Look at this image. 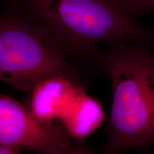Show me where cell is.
<instances>
[{
	"label": "cell",
	"instance_id": "277c9868",
	"mask_svg": "<svg viewBox=\"0 0 154 154\" xmlns=\"http://www.w3.org/2000/svg\"><path fill=\"white\" fill-rule=\"evenodd\" d=\"M0 143L42 154L91 153L85 148L74 146L62 126L42 122L29 106L2 94H0Z\"/></svg>",
	"mask_w": 154,
	"mask_h": 154
},
{
	"label": "cell",
	"instance_id": "ba28073f",
	"mask_svg": "<svg viewBox=\"0 0 154 154\" xmlns=\"http://www.w3.org/2000/svg\"><path fill=\"white\" fill-rule=\"evenodd\" d=\"M21 151L20 148L12 147L0 143V153L2 154H17Z\"/></svg>",
	"mask_w": 154,
	"mask_h": 154
},
{
	"label": "cell",
	"instance_id": "7a4b0ae2",
	"mask_svg": "<svg viewBox=\"0 0 154 154\" xmlns=\"http://www.w3.org/2000/svg\"><path fill=\"white\" fill-rule=\"evenodd\" d=\"M67 54L95 58V46L119 39L154 45V34L122 0H11Z\"/></svg>",
	"mask_w": 154,
	"mask_h": 154
},
{
	"label": "cell",
	"instance_id": "52a82bcc",
	"mask_svg": "<svg viewBox=\"0 0 154 154\" xmlns=\"http://www.w3.org/2000/svg\"><path fill=\"white\" fill-rule=\"evenodd\" d=\"M135 16L144 13L154 14V0H122Z\"/></svg>",
	"mask_w": 154,
	"mask_h": 154
},
{
	"label": "cell",
	"instance_id": "3957f363",
	"mask_svg": "<svg viewBox=\"0 0 154 154\" xmlns=\"http://www.w3.org/2000/svg\"><path fill=\"white\" fill-rule=\"evenodd\" d=\"M62 45L11 0L0 11V82L31 92L51 76L80 80Z\"/></svg>",
	"mask_w": 154,
	"mask_h": 154
},
{
	"label": "cell",
	"instance_id": "8992f818",
	"mask_svg": "<svg viewBox=\"0 0 154 154\" xmlns=\"http://www.w3.org/2000/svg\"><path fill=\"white\" fill-rule=\"evenodd\" d=\"M105 120V114L99 100L84 89L72 106L60 119L62 126L74 139L83 142L95 132Z\"/></svg>",
	"mask_w": 154,
	"mask_h": 154
},
{
	"label": "cell",
	"instance_id": "5b68a950",
	"mask_svg": "<svg viewBox=\"0 0 154 154\" xmlns=\"http://www.w3.org/2000/svg\"><path fill=\"white\" fill-rule=\"evenodd\" d=\"M84 89L80 80L61 75L51 76L31 91L29 108L38 120L54 124L65 115Z\"/></svg>",
	"mask_w": 154,
	"mask_h": 154
},
{
	"label": "cell",
	"instance_id": "6da1fadb",
	"mask_svg": "<svg viewBox=\"0 0 154 154\" xmlns=\"http://www.w3.org/2000/svg\"><path fill=\"white\" fill-rule=\"evenodd\" d=\"M149 46L119 39L96 52L112 90L107 153L154 145V51Z\"/></svg>",
	"mask_w": 154,
	"mask_h": 154
}]
</instances>
